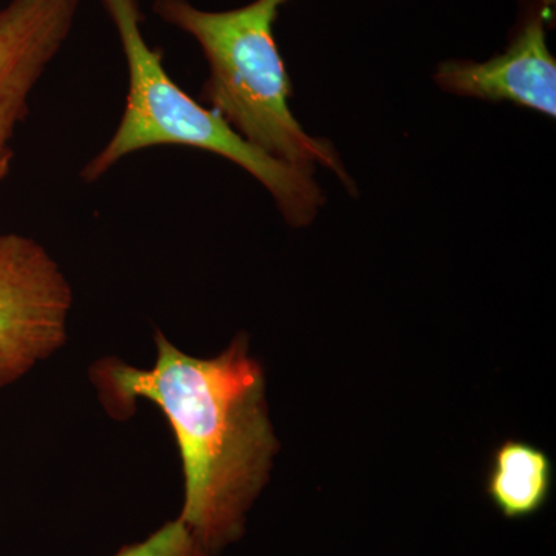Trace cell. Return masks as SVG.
Instances as JSON below:
<instances>
[{
    "label": "cell",
    "instance_id": "cell-9",
    "mask_svg": "<svg viewBox=\"0 0 556 556\" xmlns=\"http://www.w3.org/2000/svg\"><path fill=\"white\" fill-rule=\"evenodd\" d=\"M540 2L541 5L544 7V10H546L547 13L551 14V16L555 20L556 0H540Z\"/></svg>",
    "mask_w": 556,
    "mask_h": 556
},
{
    "label": "cell",
    "instance_id": "cell-4",
    "mask_svg": "<svg viewBox=\"0 0 556 556\" xmlns=\"http://www.w3.org/2000/svg\"><path fill=\"white\" fill-rule=\"evenodd\" d=\"M72 289L35 240L0 233V388L64 345Z\"/></svg>",
    "mask_w": 556,
    "mask_h": 556
},
{
    "label": "cell",
    "instance_id": "cell-7",
    "mask_svg": "<svg viewBox=\"0 0 556 556\" xmlns=\"http://www.w3.org/2000/svg\"><path fill=\"white\" fill-rule=\"evenodd\" d=\"M554 473V463L543 448L507 439L493 450L485 493L504 518L533 517L548 503Z\"/></svg>",
    "mask_w": 556,
    "mask_h": 556
},
{
    "label": "cell",
    "instance_id": "cell-6",
    "mask_svg": "<svg viewBox=\"0 0 556 556\" xmlns=\"http://www.w3.org/2000/svg\"><path fill=\"white\" fill-rule=\"evenodd\" d=\"M555 20L532 0L503 53L484 62L448 60L434 73L439 89L457 97L508 101L555 118L556 61L547 42Z\"/></svg>",
    "mask_w": 556,
    "mask_h": 556
},
{
    "label": "cell",
    "instance_id": "cell-5",
    "mask_svg": "<svg viewBox=\"0 0 556 556\" xmlns=\"http://www.w3.org/2000/svg\"><path fill=\"white\" fill-rule=\"evenodd\" d=\"M80 0H9L0 7V182L14 161V138L33 91L64 49Z\"/></svg>",
    "mask_w": 556,
    "mask_h": 556
},
{
    "label": "cell",
    "instance_id": "cell-8",
    "mask_svg": "<svg viewBox=\"0 0 556 556\" xmlns=\"http://www.w3.org/2000/svg\"><path fill=\"white\" fill-rule=\"evenodd\" d=\"M115 556H206L179 519L167 522L141 543L124 546Z\"/></svg>",
    "mask_w": 556,
    "mask_h": 556
},
{
    "label": "cell",
    "instance_id": "cell-1",
    "mask_svg": "<svg viewBox=\"0 0 556 556\" xmlns=\"http://www.w3.org/2000/svg\"><path fill=\"white\" fill-rule=\"evenodd\" d=\"M159 358L138 369L109 358L93 368L101 401L127 417L148 399L169 420L185 470L182 522L206 556L243 536L247 514L269 478L278 450L265 375L239 336L217 357L197 358L156 334Z\"/></svg>",
    "mask_w": 556,
    "mask_h": 556
},
{
    "label": "cell",
    "instance_id": "cell-3",
    "mask_svg": "<svg viewBox=\"0 0 556 556\" xmlns=\"http://www.w3.org/2000/svg\"><path fill=\"white\" fill-rule=\"evenodd\" d=\"M118 33L129 90L115 134L86 164L80 177L94 182L121 160L141 150L177 146L206 150L232 161L262 182L292 228L308 226L325 204L313 172L298 169L255 148L215 110L204 108L170 78L163 50L142 33L141 0H98Z\"/></svg>",
    "mask_w": 556,
    "mask_h": 556
},
{
    "label": "cell",
    "instance_id": "cell-2",
    "mask_svg": "<svg viewBox=\"0 0 556 556\" xmlns=\"http://www.w3.org/2000/svg\"><path fill=\"white\" fill-rule=\"evenodd\" d=\"M291 0H252L225 11L201 10L189 0H153L161 21L199 43L208 65L201 100L262 152L289 166L327 167L350 192L356 189L334 146L306 134L292 113V83L274 33Z\"/></svg>",
    "mask_w": 556,
    "mask_h": 556
}]
</instances>
